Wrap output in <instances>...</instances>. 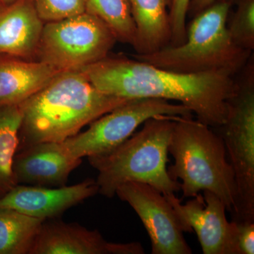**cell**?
Returning <instances> with one entry per match:
<instances>
[{
	"mask_svg": "<svg viewBox=\"0 0 254 254\" xmlns=\"http://www.w3.org/2000/svg\"><path fill=\"white\" fill-rule=\"evenodd\" d=\"M79 70L105 94L177 101L213 128L225 123L229 101L238 88L230 71L177 72L125 56L108 55Z\"/></svg>",
	"mask_w": 254,
	"mask_h": 254,
	"instance_id": "cell-1",
	"label": "cell"
},
{
	"mask_svg": "<svg viewBox=\"0 0 254 254\" xmlns=\"http://www.w3.org/2000/svg\"><path fill=\"white\" fill-rule=\"evenodd\" d=\"M131 100L100 91L80 70L60 73L20 105L23 118L18 150L38 143H62Z\"/></svg>",
	"mask_w": 254,
	"mask_h": 254,
	"instance_id": "cell-2",
	"label": "cell"
},
{
	"mask_svg": "<svg viewBox=\"0 0 254 254\" xmlns=\"http://www.w3.org/2000/svg\"><path fill=\"white\" fill-rule=\"evenodd\" d=\"M168 150L175 160L168 174L181 181L182 198L209 190L233 213L237 203L235 173L224 142L213 128L193 117H177Z\"/></svg>",
	"mask_w": 254,
	"mask_h": 254,
	"instance_id": "cell-3",
	"label": "cell"
},
{
	"mask_svg": "<svg viewBox=\"0 0 254 254\" xmlns=\"http://www.w3.org/2000/svg\"><path fill=\"white\" fill-rule=\"evenodd\" d=\"M177 117L148 119L139 131L116 148L88 158L98 172V193L108 198L116 195L120 185L128 182L147 184L164 194L181 190L180 182L169 175V145Z\"/></svg>",
	"mask_w": 254,
	"mask_h": 254,
	"instance_id": "cell-4",
	"label": "cell"
},
{
	"mask_svg": "<svg viewBox=\"0 0 254 254\" xmlns=\"http://www.w3.org/2000/svg\"><path fill=\"white\" fill-rule=\"evenodd\" d=\"M233 0H217L193 17L186 40L154 53L135 55V59L157 67L181 73L227 71L237 75L245 68L252 52L232 41L227 22Z\"/></svg>",
	"mask_w": 254,
	"mask_h": 254,
	"instance_id": "cell-5",
	"label": "cell"
},
{
	"mask_svg": "<svg viewBox=\"0 0 254 254\" xmlns=\"http://www.w3.org/2000/svg\"><path fill=\"white\" fill-rule=\"evenodd\" d=\"M253 57L237 80L236 94L229 101L225 123L213 128L221 137L237 190L232 220L254 222V64Z\"/></svg>",
	"mask_w": 254,
	"mask_h": 254,
	"instance_id": "cell-6",
	"label": "cell"
},
{
	"mask_svg": "<svg viewBox=\"0 0 254 254\" xmlns=\"http://www.w3.org/2000/svg\"><path fill=\"white\" fill-rule=\"evenodd\" d=\"M116 42L101 20L82 13L45 23L35 60L60 72L79 70L105 59Z\"/></svg>",
	"mask_w": 254,
	"mask_h": 254,
	"instance_id": "cell-7",
	"label": "cell"
},
{
	"mask_svg": "<svg viewBox=\"0 0 254 254\" xmlns=\"http://www.w3.org/2000/svg\"><path fill=\"white\" fill-rule=\"evenodd\" d=\"M192 117L185 105L158 98L128 101L91 123L83 133L62 142L70 157L82 160L108 153L128 139L148 119L155 117Z\"/></svg>",
	"mask_w": 254,
	"mask_h": 254,
	"instance_id": "cell-8",
	"label": "cell"
},
{
	"mask_svg": "<svg viewBox=\"0 0 254 254\" xmlns=\"http://www.w3.org/2000/svg\"><path fill=\"white\" fill-rule=\"evenodd\" d=\"M116 195L127 202L141 219L151 242L153 254H191L185 227L164 193L149 185L128 182Z\"/></svg>",
	"mask_w": 254,
	"mask_h": 254,
	"instance_id": "cell-9",
	"label": "cell"
},
{
	"mask_svg": "<svg viewBox=\"0 0 254 254\" xmlns=\"http://www.w3.org/2000/svg\"><path fill=\"white\" fill-rule=\"evenodd\" d=\"M182 204L175 193L165 194L175 209L186 232L194 231L204 254H240L236 225L229 222L226 207L209 190H203Z\"/></svg>",
	"mask_w": 254,
	"mask_h": 254,
	"instance_id": "cell-10",
	"label": "cell"
},
{
	"mask_svg": "<svg viewBox=\"0 0 254 254\" xmlns=\"http://www.w3.org/2000/svg\"><path fill=\"white\" fill-rule=\"evenodd\" d=\"M144 254L140 242H108L98 230L53 219L43 222L30 252V254Z\"/></svg>",
	"mask_w": 254,
	"mask_h": 254,
	"instance_id": "cell-11",
	"label": "cell"
},
{
	"mask_svg": "<svg viewBox=\"0 0 254 254\" xmlns=\"http://www.w3.org/2000/svg\"><path fill=\"white\" fill-rule=\"evenodd\" d=\"M98 193L96 180L93 179L60 187L17 185L0 197V208L13 209L45 220H52Z\"/></svg>",
	"mask_w": 254,
	"mask_h": 254,
	"instance_id": "cell-12",
	"label": "cell"
},
{
	"mask_svg": "<svg viewBox=\"0 0 254 254\" xmlns=\"http://www.w3.org/2000/svg\"><path fill=\"white\" fill-rule=\"evenodd\" d=\"M81 162L70 157L63 143L44 142L18 150L12 171L16 185L60 187Z\"/></svg>",
	"mask_w": 254,
	"mask_h": 254,
	"instance_id": "cell-13",
	"label": "cell"
},
{
	"mask_svg": "<svg viewBox=\"0 0 254 254\" xmlns=\"http://www.w3.org/2000/svg\"><path fill=\"white\" fill-rule=\"evenodd\" d=\"M44 23L35 0H17L0 8V55L34 60Z\"/></svg>",
	"mask_w": 254,
	"mask_h": 254,
	"instance_id": "cell-14",
	"label": "cell"
},
{
	"mask_svg": "<svg viewBox=\"0 0 254 254\" xmlns=\"http://www.w3.org/2000/svg\"><path fill=\"white\" fill-rule=\"evenodd\" d=\"M60 73L43 62L0 55V108L22 104Z\"/></svg>",
	"mask_w": 254,
	"mask_h": 254,
	"instance_id": "cell-15",
	"label": "cell"
},
{
	"mask_svg": "<svg viewBox=\"0 0 254 254\" xmlns=\"http://www.w3.org/2000/svg\"><path fill=\"white\" fill-rule=\"evenodd\" d=\"M136 27L133 48L137 55L150 54L170 46V10L173 0H130Z\"/></svg>",
	"mask_w": 254,
	"mask_h": 254,
	"instance_id": "cell-16",
	"label": "cell"
},
{
	"mask_svg": "<svg viewBox=\"0 0 254 254\" xmlns=\"http://www.w3.org/2000/svg\"><path fill=\"white\" fill-rule=\"evenodd\" d=\"M45 221L13 209L0 208V254H30Z\"/></svg>",
	"mask_w": 254,
	"mask_h": 254,
	"instance_id": "cell-17",
	"label": "cell"
},
{
	"mask_svg": "<svg viewBox=\"0 0 254 254\" xmlns=\"http://www.w3.org/2000/svg\"><path fill=\"white\" fill-rule=\"evenodd\" d=\"M19 105L0 108V194L16 186L12 171L13 161L19 145V131L22 123Z\"/></svg>",
	"mask_w": 254,
	"mask_h": 254,
	"instance_id": "cell-18",
	"label": "cell"
},
{
	"mask_svg": "<svg viewBox=\"0 0 254 254\" xmlns=\"http://www.w3.org/2000/svg\"><path fill=\"white\" fill-rule=\"evenodd\" d=\"M86 12L101 20L117 41L133 46L136 27L130 0H86Z\"/></svg>",
	"mask_w": 254,
	"mask_h": 254,
	"instance_id": "cell-19",
	"label": "cell"
},
{
	"mask_svg": "<svg viewBox=\"0 0 254 254\" xmlns=\"http://www.w3.org/2000/svg\"><path fill=\"white\" fill-rule=\"evenodd\" d=\"M236 9L227 26L235 44L252 52L254 49V0H233Z\"/></svg>",
	"mask_w": 254,
	"mask_h": 254,
	"instance_id": "cell-20",
	"label": "cell"
},
{
	"mask_svg": "<svg viewBox=\"0 0 254 254\" xmlns=\"http://www.w3.org/2000/svg\"><path fill=\"white\" fill-rule=\"evenodd\" d=\"M35 4L38 15L45 23L86 12V0H35Z\"/></svg>",
	"mask_w": 254,
	"mask_h": 254,
	"instance_id": "cell-21",
	"label": "cell"
},
{
	"mask_svg": "<svg viewBox=\"0 0 254 254\" xmlns=\"http://www.w3.org/2000/svg\"><path fill=\"white\" fill-rule=\"evenodd\" d=\"M190 0H173L170 10L171 41L170 46H180L186 40V19Z\"/></svg>",
	"mask_w": 254,
	"mask_h": 254,
	"instance_id": "cell-22",
	"label": "cell"
},
{
	"mask_svg": "<svg viewBox=\"0 0 254 254\" xmlns=\"http://www.w3.org/2000/svg\"><path fill=\"white\" fill-rule=\"evenodd\" d=\"M234 220L236 225V240L240 254H254V222Z\"/></svg>",
	"mask_w": 254,
	"mask_h": 254,
	"instance_id": "cell-23",
	"label": "cell"
},
{
	"mask_svg": "<svg viewBox=\"0 0 254 254\" xmlns=\"http://www.w3.org/2000/svg\"><path fill=\"white\" fill-rule=\"evenodd\" d=\"M215 1L217 0H190L187 15L194 17L213 4Z\"/></svg>",
	"mask_w": 254,
	"mask_h": 254,
	"instance_id": "cell-24",
	"label": "cell"
},
{
	"mask_svg": "<svg viewBox=\"0 0 254 254\" xmlns=\"http://www.w3.org/2000/svg\"><path fill=\"white\" fill-rule=\"evenodd\" d=\"M17 0H0V8L5 7L9 5L13 4Z\"/></svg>",
	"mask_w": 254,
	"mask_h": 254,
	"instance_id": "cell-25",
	"label": "cell"
},
{
	"mask_svg": "<svg viewBox=\"0 0 254 254\" xmlns=\"http://www.w3.org/2000/svg\"><path fill=\"white\" fill-rule=\"evenodd\" d=\"M1 195H1V194H0V197H1Z\"/></svg>",
	"mask_w": 254,
	"mask_h": 254,
	"instance_id": "cell-26",
	"label": "cell"
}]
</instances>
